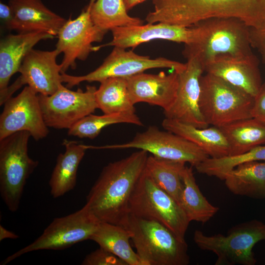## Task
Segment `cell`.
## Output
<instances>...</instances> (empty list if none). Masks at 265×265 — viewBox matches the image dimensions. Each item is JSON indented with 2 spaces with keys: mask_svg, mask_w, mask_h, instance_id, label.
I'll use <instances>...</instances> for the list:
<instances>
[{
  "mask_svg": "<svg viewBox=\"0 0 265 265\" xmlns=\"http://www.w3.org/2000/svg\"><path fill=\"white\" fill-rule=\"evenodd\" d=\"M148 157L147 152L140 150L103 168L85 204L100 222L125 227L130 214V199Z\"/></svg>",
  "mask_w": 265,
  "mask_h": 265,
  "instance_id": "cell-1",
  "label": "cell"
},
{
  "mask_svg": "<svg viewBox=\"0 0 265 265\" xmlns=\"http://www.w3.org/2000/svg\"><path fill=\"white\" fill-rule=\"evenodd\" d=\"M153 4L148 23L190 27L205 19L229 17L258 28L265 22V0H153Z\"/></svg>",
  "mask_w": 265,
  "mask_h": 265,
  "instance_id": "cell-2",
  "label": "cell"
},
{
  "mask_svg": "<svg viewBox=\"0 0 265 265\" xmlns=\"http://www.w3.org/2000/svg\"><path fill=\"white\" fill-rule=\"evenodd\" d=\"M191 26L194 30L193 40L185 45L183 54L186 59H196L204 69L207 63L220 55L253 54L249 27L238 19L211 18Z\"/></svg>",
  "mask_w": 265,
  "mask_h": 265,
  "instance_id": "cell-3",
  "label": "cell"
},
{
  "mask_svg": "<svg viewBox=\"0 0 265 265\" xmlns=\"http://www.w3.org/2000/svg\"><path fill=\"white\" fill-rule=\"evenodd\" d=\"M125 228L142 265H187L189 263L188 246L160 223L131 214Z\"/></svg>",
  "mask_w": 265,
  "mask_h": 265,
  "instance_id": "cell-4",
  "label": "cell"
},
{
  "mask_svg": "<svg viewBox=\"0 0 265 265\" xmlns=\"http://www.w3.org/2000/svg\"><path fill=\"white\" fill-rule=\"evenodd\" d=\"M199 106L206 123L221 127L251 118L254 98L220 78L206 73L200 79Z\"/></svg>",
  "mask_w": 265,
  "mask_h": 265,
  "instance_id": "cell-5",
  "label": "cell"
},
{
  "mask_svg": "<svg viewBox=\"0 0 265 265\" xmlns=\"http://www.w3.org/2000/svg\"><path fill=\"white\" fill-rule=\"evenodd\" d=\"M30 136L21 131L0 140V194L11 212L18 210L26 181L39 164L28 154Z\"/></svg>",
  "mask_w": 265,
  "mask_h": 265,
  "instance_id": "cell-6",
  "label": "cell"
},
{
  "mask_svg": "<svg viewBox=\"0 0 265 265\" xmlns=\"http://www.w3.org/2000/svg\"><path fill=\"white\" fill-rule=\"evenodd\" d=\"M129 208L130 214L158 221L185 240L190 221L180 205L157 186L145 168L131 196Z\"/></svg>",
  "mask_w": 265,
  "mask_h": 265,
  "instance_id": "cell-7",
  "label": "cell"
},
{
  "mask_svg": "<svg viewBox=\"0 0 265 265\" xmlns=\"http://www.w3.org/2000/svg\"><path fill=\"white\" fill-rule=\"evenodd\" d=\"M193 240L199 248L216 255L215 265H254L257 261L253 248L265 240V223L250 220L232 227L226 235L207 236L197 230Z\"/></svg>",
  "mask_w": 265,
  "mask_h": 265,
  "instance_id": "cell-8",
  "label": "cell"
},
{
  "mask_svg": "<svg viewBox=\"0 0 265 265\" xmlns=\"http://www.w3.org/2000/svg\"><path fill=\"white\" fill-rule=\"evenodd\" d=\"M100 222L84 205L68 215L55 218L32 242L8 256L6 265L29 252L42 250H63L90 239Z\"/></svg>",
  "mask_w": 265,
  "mask_h": 265,
  "instance_id": "cell-9",
  "label": "cell"
},
{
  "mask_svg": "<svg viewBox=\"0 0 265 265\" xmlns=\"http://www.w3.org/2000/svg\"><path fill=\"white\" fill-rule=\"evenodd\" d=\"M186 67V63L163 57L152 59L149 56L137 54L132 50L114 47L103 63L95 70L80 76L62 73L61 80L71 88L83 81L100 82L110 78H128L151 69L168 68L180 73Z\"/></svg>",
  "mask_w": 265,
  "mask_h": 265,
  "instance_id": "cell-10",
  "label": "cell"
},
{
  "mask_svg": "<svg viewBox=\"0 0 265 265\" xmlns=\"http://www.w3.org/2000/svg\"><path fill=\"white\" fill-rule=\"evenodd\" d=\"M92 149H123L135 148L146 151L153 156L163 159L188 162L196 166L209 158L199 147L184 137L155 126L138 132L126 143L103 146H91Z\"/></svg>",
  "mask_w": 265,
  "mask_h": 265,
  "instance_id": "cell-11",
  "label": "cell"
},
{
  "mask_svg": "<svg viewBox=\"0 0 265 265\" xmlns=\"http://www.w3.org/2000/svg\"><path fill=\"white\" fill-rule=\"evenodd\" d=\"M94 86L87 85L85 91L81 89L71 90L62 84L50 95L38 94L46 125L55 129H69L98 108Z\"/></svg>",
  "mask_w": 265,
  "mask_h": 265,
  "instance_id": "cell-12",
  "label": "cell"
},
{
  "mask_svg": "<svg viewBox=\"0 0 265 265\" xmlns=\"http://www.w3.org/2000/svg\"><path fill=\"white\" fill-rule=\"evenodd\" d=\"M95 0H90L88 5L75 19L67 20L57 34L55 49L63 53L60 65L62 73L69 68L75 69L76 60L84 61L93 52L98 50L93 43L100 42L107 31L104 30L93 22L91 16V6Z\"/></svg>",
  "mask_w": 265,
  "mask_h": 265,
  "instance_id": "cell-13",
  "label": "cell"
},
{
  "mask_svg": "<svg viewBox=\"0 0 265 265\" xmlns=\"http://www.w3.org/2000/svg\"><path fill=\"white\" fill-rule=\"evenodd\" d=\"M45 123L38 94L26 86L16 97H11L4 104L0 115V140L21 131L28 132L36 141L49 134Z\"/></svg>",
  "mask_w": 265,
  "mask_h": 265,
  "instance_id": "cell-14",
  "label": "cell"
},
{
  "mask_svg": "<svg viewBox=\"0 0 265 265\" xmlns=\"http://www.w3.org/2000/svg\"><path fill=\"white\" fill-rule=\"evenodd\" d=\"M59 53L32 49L26 56L20 68L19 77L7 88V93H13L26 84L38 94L50 95L62 84L61 66L56 62Z\"/></svg>",
  "mask_w": 265,
  "mask_h": 265,
  "instance_id": "cell-15",
  "label": "cell"
},
{
  "mask_svg": "<svg viewBox=\"0 0 265 265\" xmlns=\"http://www.w3.org/2000/svg\"><path fill=\"white\" fill-rule=\"evenodd\" d=\"M204 72L201 64L196 59H187L186 68L178 73V87L174 103L163 111L165 118L205 128L209 125L200 109V79Z\"/></svg>",
  "mask_w": 265,
  "mask_h": 265,
  "instance_id": "cell-16",
  "label": "cell"
},
{
  "mask_svg": "<svg viewBox=\"0 0 265 265\" xmlns=\"http://www.w3.org/2000/svg\"><path fill=\"white\" fill-rule=\"evenodd\" d=\"M258 60L248 55H220L207 63L204 72L224 80L255 98L262 86Z\"/></svg>",
  "mask_w": 265,
  "mask_h": 265,
  "instance_id": "cell-17",
  "label": "cell"
},
{
  "mask_svg": "<svg viewBox=\"0 0 265 265\" xmlns=\"http://www.w3.org/2000/svg\"><path fill=\"white\" fill-rule=\"evenodd\" d=\"M112 40L98 46L134 48L143 43L154 40H164L185 45L191 43L194 35L192 26L183 27L164 23L118 27L111 30Z\"/></svg>",
  "mask_w": 265,
  "mask_h": 265,
  "instance_id": "cell-18",
  "label": "cell"
},
{
  "mask_svg": "<svg viewBox=\"0 0 265 265\" xmlns=\"http://www.w3.org/2000/svg\"><path fill=\"white\" fill-rule=\"evenodd\" d=\"M131 99L134 105L146 103L157 106L163 111L174 103L178 87V73L158 74L141 73L126 78Z\"/></svg>",
  "mask_w": 265,
  "mask_h": 265,
  "instance_id": "cell-19",
  "label": "cell"
},
{
  "mask_svg": "<svg viewBox=\"0 0 265 265\" xmlns=\"http://www.w3.org/2000/svg\"><path fill=\"white\" fill-rule=\"evenodd\" d=\"M8 5L13 15L9 30L19 33L43 31L55 37L67 21L41 0H8Z\"/></svg>",
  "mask_w": 265,
  "mask_h": 265,
  "instance_id": "cell-20",
  "label": "cell"
},
{
  "mask_svg": "<svg viewBox=\"0 0 265 265\" xmlns=\"http://www.w3.org/2000/svg\"><path fill=\"white\" fill-rule=\"evenodd\" d=\"M45 32H21L8 34L0 41V95L8 87L12 76L19 72L23 60L36 44L43 40L53 39Z\"/></svg>",
  "mask_w": 265,
  "mask_h": 265,
  "instance_id": "cell-21",
  "label": "cell"
},
{
  "mask_svg": "<svg viewBox=\"0 0 265 265\" xmlns=\"http://www.w3.org/2000/svg\"><path fill=\"white\" fill-rule=\"evenodd\" d=\"M65 150L56 158L49 185L50 193L54 198L63 196L73 190L77 184L79 165L84 156L87 145L64 139Z\"/></svg>",
  "mask_w": 265,
  "mask_h": 265,
  "instance_id": "cell-22",
  "label": "cell"
},
{
  "mask_svg": "<svg viewBox=\"0 0 265 265\" xmlns=\"http://www.w3.org/2000/svg\"><path fill=\"white\" fill-rule=\"evenodd\" d=\"M161 125L165 130L179 135L199 147L210 158H220L230 155L228 143L218 127L199 128L166 118L163 120Z\"/></svg>",
  "mask_w": 265,
  "mask_h": 265,
  "instance_id": "cell-23",
  "label": "cell"
},
{
  "mask_svg": "<svg viewBox=\"0 0 265 265\" xmlns=\"http://www.w3.org/2000/svg\"><path fill=\"white\" fill-rule=\"evenodd\" d=\"M233 194L253 198H265V162L240 164L226 173L223 178Z\"/></svg>",
  "mask_w": 265,
  "mask_h": 265,
  "instance_id": "cell-24",
  "label": "cell"
},
{
  "mask_svg": "<svg viewBox=\"0 0 265 265\" xmlns=\"http://www.w3.org/2000/svg\"><path fill=\"white\" fill-rule=\"evenodd\" d=\"M219 128L229 145V156L265 144V124L254 118L238 120Z\"/></svg>",
  "mask_w": 265,
  "mask_h": 265,
  "instance_id": "cell-25",
  "label": "cell"
},
{
  "mask_svg": "<svg viewBox=\"0 0 265 265\" xmlns=\"http://www.w3.org/2000/svg\"><path fill=\"white\" fill-rule=\"evenodd\" d=\"M130 231L120 225L100 222L90 240L118 257L127 265H142L136 252L132 249Z\"/></svg>",
  "mask_w": 265,
  "mask_h": 265,
  "instance_id": "cell-26",
  "label": "cell"
},
{
  "mask_svg": "<svg viewBox=\"0 0 265 265\" xmlns=\"http://www.w3.org/2000/svg\"><path fill=\"white\" fill-rule=\"evenodd\" d=\"M182 178L183 187L179 205L189 221L206 223L219 211V208L211 204L198 187L191 167L185 166Z\"/></svg>",
  "mask_w": 265,
  "mask_h": 265,
  "instance_id": "cell-27",
  "label": "cell"
},
{
  "mask_svg": "<svg viewBox=\"0 0 265 265\" xmlns=\"http://www.w3.org/2000/svg\"><path fill=\"white\" fill-rule=\"evenodd\" d=\"M95 98L98 108L104 113H135L126 78H110L102 81Z\"/></svg>",
  "mask_w": 265,
  "mask_h": 265,
  "instance_id": "cell-28",
  "label": "cell"
},
{
  "mask_svg": "<svg viewBox=\"0 0 265 265\" xmlns=\"http://www.w3.org/2000/svg\"><path fill=\"white\" fill-rule=\"evenodd\" d=\"M186 163L148 156L145 170L154 182L179 204L183 187L182 173Z\"/></svg>",
  "mask_w": 265,
  "mask_h": 265,
  "instance_id": "cell-29",
  "label": "cell"
},
{
  "mask_svg": "<svg viewBox=\"0 0 265 265\" xmlns=\"http://www.w3.org/2000/svg\"><path fill=\"white\" fill-rule=\"evenodd\" d=\"M124 0H95L91 9L94 23L106 31L118 27L143 25L138 17L130 16Z\"/></svg>",
  "mask_w": 265,
  "mask_h": 265,
  "instance_id": "cell-30",
  "label": "cell"
},
{
  "mask_svg": "<svg viewBox=\"0 0 265 265\" xmlns=\"http://www.w3.org/2000/svg\"><path fill=\"white\" fill-rule=\"evenodd\" d=\"M119 123L143 125L135 113H104L102 115L90 114L68 129V134L80 138L94 139L105 127Z\"/></svg>",
  "mask_w": 265,
  "mask_h": 265,
  "instance_id": "cell-31",
  "label": "cell"
},
{
  "mask_svg": "<svg viewBox=\"0 0 265 265\" xmlns=\"http://www.w3.org/2000/svg\"><path fill=\"white\" fill-rule=\"evenodd\" d=\"M265 161V145L258 146L247 152L220 158H208L195 166L199 173L223 180L225 175L237 166L248 162Z\"/></svg>",
  "mask_w": 265,
  "mask_h": 265,
  "instance_id": "cell-32",
  "label": "cell"
},
{
  "mask_svg": "<svg viewBox=\"0 0 265 265\" xmlns=\"http://www.w3.org/2000/svg\"><path fill=\"white\" fill-rule=\"evenodd\" d=\"M82 265H127L121 259L100 247L85 256Z\"/></svg>",
  "mask_w": 265,
  "mask_h": 265,
  "instance_id": "cell-33",
  "label": "cell"
},
{
  "mask_svg": "<svg viewBox=\"0 0 265 265\" xmlns=\"http://www.w3.org/2000/svg\"><path fill=\"white\" fill-rule=\"evenodd\" d=\"M249 38L252 48L258 51L265 63V22L258 28L249 27Z\"/></svg>",
  "mask_w": 265,
  "mask_h": 265,
  "instance_id": "cell-34",
  "label": "cell"
},
{
  "mask_svg": "<svg viewBox=\"0 0 265 265\" xmlns=\"http://www.w3.org/2000/svg\"><path fill=\"white\" fill-rule=\"evenodd\" d=\"M251 117L265 124V84L254 98Z\"/></svg>",
  "mask_w": 265,
  "mask_h": 265,
  "instance_id": "cell-35",
  "label": "cell"
},
{
  "mask_svg": "<svg viewBox=\"0 0 265 265\" xmlns=\"http://www.w3.org/2000/svg\"><path fill=\"white\" fill-rule=\"evenodd\" d=\"M0 18L6 28L9 29L13 21V15L9 5L0 2Z\"/></svg>",
  "mask_w": 265,
  "mask_h": 265,
  "instance_id": "cell-36",
  "label": "cell"
},
{
  "mask_svg": "<svg viewBox=\"0 0 265 265\" xmlns=\"http://www.w3.org/2000/svg\"><path fill=\"white\" fill-rule=\"evenodd\" d=\"M19 236L15 233L10 231L0 225V241L6 238L17 239Z\"/></svg>",
  "mask_w": 265,
  "mask_h": 265,
  "instance_id": "cell-37",
  "label": "cell"
},
{
  "mask_svg": "<svg viewBox=\"0 0 265 265\" xmlns=\"http://www.w3.org/2000/svg\"><path fill=\"white\" fill-rule=\"evenodd\" d=\"M146 0H124L128 11L130 10L135 6L144 2Z\"/></svg>",
  "mask_w": 265,
  "mask_h": 265,
  "instance_id": "cell-38",
  "label": "cell"
}]
</instances>
